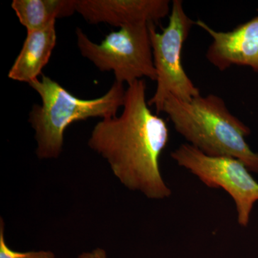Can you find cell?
Here are the masks:
<instances>
[{
  "instance_id": "obj_5",
  "label": "cell",
  "mask_w": 258,
  "mask_h": 258,
  "mask_svg": "<svg viewBox=\"0 0 258 258\" xmlns=\"http://www.w3.org/2000/svg\"><path fill=\"white\" fill-rule=\"evenodd\" d=\"M193 25H196V21L186 14L181 0L172 2L169 23L161 32L157 31L154 23L149 25L157 88L148 103L154 106L157 113H161L169 96L188 101L201 95L185 72L181 59L183 46Z\"/></svg>"
},
{
  "instance_id": "obj_10",
  "label": "cell",
  "mask_w": 258,
  "mask_h": 258,
  "mask_svg": "<svg viewBox=\"0 0 258 258\" xmlns=\"http://www.w3.org/2000/svg\"><path fill=\"white\" fill-rule=\"evenodd\" d=\"M77 0H13L12 8L27 32L47 28L76 13Z\"/></svg>"
},
{
  "instance_id": "obj_9",
  "label": "cell",
  "mask_w": 258,
  "mask_h": 258,
  "mask_svg": "<svg viewBox=\"0 0 258 258\" xmlns=\"http://www.w3.org/2000/svg\"><path fill=\"white\" fill-rule=\"evenodd\" d=\"M57 42L55 23L47 28L27 32L23 47L8 74V78L30 84L38 79L48 63Z\"/></svg>"
},
{
  "instance_id": "obj_6",
  "label": "cell",
  "mask_w": 258,
  "mask_h": 258,
  "mask_svg": "<svg viewBox=\"0 0 258 258\" xmlns=\"http://www.w3.org/2000/svg\"><path fill=\"white\" fill-rule=\"evenodd\" d=\"M171 157L209 188L227 191L235 202L239 225L248 226L258 201V182L242 161L233 157H211L187 143L173 151Z\"/></svg>"
},
{
  "instance_id": "obj_2",
  "label": "cell",
  "mask_w": 258,
  "mask_h": 258,
  "mask_svg": "<svg viewBox=\"0 0 258 258\" xmlns=\"http://www.w3.org/2000/svg\"><path fill=\"white\" fill-rule=\"evenodd\" d=\"M161 112L187 144L211 157L235 158L258 174V153L245 139L250 128L231 113L220 96L200 95L186 101L169 96Z\"/></svg>"
},
{
  "instance_id": "obj_8",
  "label": "cell",
  "mask_w": 258,
  "mask_h": 258,
  "mask_svg": "<svg viewBox=\"0 0 258 258\" xmlns=\"http://www.w3.org/2000/svg\"><path fill=\"white\" fill-rule=\"evenodd\" d=\"M196 26L212 37L206 57L219 71L248 66L258 73V16L228 32L216 31L201 20H196Z\"/></svg>"
},
{
  "instance_id": "obj_12",
  "label": "cell",
  "mask_w": 258,
  "mask_h": 258,
  "mask_svg": "<svg viewBox=\"0 0 258 258\" xmlns=\"http://www.w3.org/2000/svg\"><path fill=\"white\" fill-rule=\"evenodd\" d=\"M78 258H108L106 251L101 248L93 249L91 252H83Z\"/></svg>"
},
{
  "instance_id": "obj_4",
  "label": "cell",
  "mask_w": 258,
  "mask_h": 258,
  "mask_svg": "<svg viewBox=\"0 0 258 258\" xmlns=\"http://www.w3.org/2000/svg\"><path fill=\"white\" fill-rule=\"evenodd\" d=\"M149 25L122 27L110 32L100 43L91 41L77 28V45L81 55L100 71H112L116 82L129 86L144 78L157 81Z\"/></svg>"
},
{
  "instance_id": "obj_1",
  "label": "cell",
  "mask_w": 258,
  "mask_h": 258,
  "mask_svg": "<svg viewBox=\"0 0 258 258\" xmlns=\"http://www.w3.org/2000/svg\"><path fill=\"white\" fill-rule=\"evenodd\" d=\"M146 92L144 79L129 85L121 114L98 122L88 146L108 161L125 187L152 200H164L172 193L159 163L169 129L165 120L151 111Z\"/></svg>"
},
{
  "instance_id": "obj_3",
  "label": "cell",
  "mask_w": 258,
  "mask_h": 258,
  "mask_svg": "<svg viewBox=\"0 0 258 258\" xmlns=\"http://www.w3.org/2000/svg\"><path fill=\"white\" fill-rule=\"evenodd\" d=\"M29 85L41 98V104L32 106L28 120L35 130L36 154L40 159L60 155L64 131L74 122L116 116L124 104L126 91L123 84L115 81L103 96L81 99L45 75Z\"/></svg>"
},
{
  "instance_id": "obj_11",
  "label": "cell",
  "mask_w": 258,
  "mask_h": 258,
  "mask_svg": "<svg viewBox=\"0 0 258 258\" xmlns=\"http://www.w3.org/2000/svg\"><path fill=\"white\" fill-rule=\"evenodd\" d=\"M4 221L0 222V258H55V254L51 251H30L17 252L8 247L5 242Z\"/></svg>"
},
{
  "instance_id": "obj_7",
  "label": "cell",
  "mask_w": 258,
  "mask_h": 258,
  "mask_svg": "<svg viewBox=\"0 0 258 258\" xmlns=\"http://www.w3.org/2000/svg\"><path fill=\"white\" fill-rule=\"evenodd\" d=\"M169 0H77L76 13L88 23L122 28L155 23L170 15Z\"/></svg>"
}]
</instances>
